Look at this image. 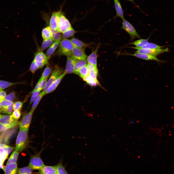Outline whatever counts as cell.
Instances as JSON below:
<instances>
[{
    "label": "cell",
    "instance_id": "obj_1",
    "mask_svg": "<svg viewBox=\"0 0 174 174\" xmlns=\"http://www.w3.org/2000/svg\"><path fill=\"white\" fill-rule=\"evenodd\" d=\"M73 47L71 40L63 39L61 40L58 49L54 55L59 56L65 55L67 57L71 56Z\"/></svg>",
    "mask_w": 174,
    "mask_h": 174
},
{
    "label": "cell",
    "instance_id": "obj_2",
    "mask_svg": "<svg viewBox=\"0 0 174 174\" xmlns=\"http://www.w3.org/2000/svg\"><path fill=\"white\" fill-rule=\"evenodd\" d=\"M28 131L23 129L20 128L16 139L15 149L19 152L25 148L27 144Z\"/></svg>",
    "mask_w": 174,
    "mask_h": 174
},
{
    "label": "cell",
    "instance_id": "obj_3",
    "mask_svg": "<svg viewBox=\"0 0 174 174\" xmlns=\"http://www.w3.org/2000/svg\"><path fill=\"white\" fill-rule=\"evenodd\" d=\"M58 31L63 33L72 28L68 20L60 11L58 12Z\"/></svg>",
    "mask_w": 174,
    "mask_h": 174
},
{
    "label": "cell",
    "instance_id": "obj_4",
    "mask_svg": "<svg viewBox=\"0 0 174 174\" xmlns=\"http://www.w3.org/2000/svg\"><path fill=\"white\" fill-rule=\"evenodd\" d=\"M121 28L129 34L131 40L135 38H141L134 27L125 19L122 20Z\"/></svg>",
    "mask_w": 174,
    "mask_h": 174
},
{
    "label": "cell",
    "instance_id": "obj_5",
    "mask_svg": "<svg viewBox=\"0 0 174 174\" xmlns=\"http://www.w3.org/2000/svg\"><path fill=\"white\" fill-rule=\"evenodd\" d=\"M49 59L42 51L39 50L35 54L34 59L39 68H41L48 63Z\"/></svg>",
    "mask_w": 174,
    "mask_h": 174
},
{
    "label": "cell",
    "instance_id": "obj_6",
    "mask_svg": "<svg viewBox=\"0 0 174 174\" xmlns=\"http://www.w3.org/2000/svg\"><path fill=\"white\" fill-rule=\"evenodd\" d=\"M64 71L62 68L58 66L55 67L43 89V91L44 94L51 84L64 72Z\"/></svg>",
    "mask_w": 174,
    "mask_h": 174
},
{
    "label": "cell",
    "instance_id": "obj_7",
    "mask_svg": "<svg viewBox=\"0 0 174 174\" xmlns=\"http://www.w3.org/2000/svg\"><path fill=\"white\" fill-rule=\"evenodd\" d=\"M34 111L30 110L29 112L23 116L19 123L20 128L28 131Z\"/></svg>",
    "mask_w": 174,
    "mask_h": 174
},
{
    "label": "cell",
    "instance_id": "obj_8",
    "mask_svg": "<svg viewBox=\"0 0 174 174\" xmlns=\"http://www.w3.org/2000/svg\"><path fill=\"white\" fill-rule=\"evenodd\" d=\"M29 166L32 170H39L44 165L40 157L36 155L33 156L31 158Z\"/></svg>",
    "mask_w": 174,
    "mask_h": 174
},
{
    "label": "cell",
    "instance_id": "obj_9",
    "mask_svg": "<svg viewBox=\"0 0 174 174\" xmlns=\"http://www.w3.org/2000/svg\"><path fill=\"white\" fill-rule=\"evenodd\" d=\"M168 51L169 49L168 48L159 49H140L137 50L135 53L145 54L156 56L160 54Z\"/></svg>",
    "mask_w": 174,
    "mask_h": 174
},
{
    "label": "cell",
    "instance_id": "obj_10",
    "mask_svg": "<svg viewBox=\"0 0 174 174\" xmlns=\"http://www.w3.org/2000/svg\"><path fill=\"white\" fill-rule=\"evenodd\" d=\"M0 123L10 126L13 128L15 127L19 124L18 120L14 119L11 115H4L0 118Z\"/></svg>",
    "mask_w": 174,
    "mask_h": 174
},
{
    "label": "cell",
    "instance_id": "obj_11",
    "mask_svg": "<svg viewBox=\"0 0 174 174\" xmlns=\"http://www.w3.org/2000/svg\"><path fill=\"white\" fill-rule=\"evenodd\" d=\"M72 56L75 59H86L85 49L74 47L72 49Z\"/></svg>",
    "mask_w": 174,
    "mask_h": 174
},
{
    "label": "cell",
    "instance_id": "obj_12",
    "mask_svg": "<svg viewBox=\"0 0 174 174\" xmlns=\"http://www.w3.org/2000/svg\"><path fill=\"white\" fill-rule=\"evenodd\" d=\"M67 57V61L64 72L66 74L74 73V65L75 59L72 55Z\"/></svg>",
    "mask_w": 174,
    "mask_h": 174
},
{
    "label": "cell",
    "instance_id": "obj_13",
    "mask_svg": "<svg viewBox=\"0 0 174 174\" xmlns=\"http://www.w3.org/2000/svg\"><path fill=\"white\" fill-rule=\"evenodd\" d=\"M125 54L134 56L139 58L147 60H154L159 62H161V61L157 58L156 56L151 55L137 53L133 54L127 53Z\"/></svg>",
    "mask_w": 174,
    "mask_h": 174
},
{
    "label": "cell",
    "instance_id": "obj_14",
    "mask_svg": "<svg viewBox=\"0 0 174 174\" xmlns=\"http://www.w3.org/2000/svg\"><path fill=\"white\" fill-rule=\"evenodd\" d=\"M66 74L65 72H64L60 76L53 82L46 90L45 93L44 95H45L50 93L55 90Z\"/></svg>",
    "mask_w": 174,
    "mask_h": 174
},
{
    "label": "cell",
    "instance_id": "obj_15",
    "mask_svg": "<svg viewBox=\"0 0 174 174\" xmlns=\"http://www.w3.org/2000/svg\"><path fill=\"white\" fill-rule=\"evenodd\" d=\"M99 47V44H98L96 49L93 51L91 54L87 57V60L88 63L97 66V52Z\"/></svg>",
    "mask_w": 174,
    "mask_h": 174
},
{
    "label": "cell",
    "instance_id": "obj_16",
    "mask_svg": "<svg viewBox=\"0 0 174 174\" xmlns=\"http://www.w3.org/2000/svg\"><path fill=\"white\" fill-rule=\"evenodd\" d=\"M3 170L5 174H16L17 172V165L16 163L7 164Z\"/></svg>",
    "mask_w": 174,
    "mask_h": 174
},
{
    "label": "cell",
    "instance_id": "obj_17",
    "mask_svg": "<svg viewBox=\"0 0 174 174\" xmlns=\"http://www.w3.org/2000/svg\"><path fill=\"white\" fill-rule=\"evenodd\" d=\"M62 39V37L55 41L52 44L46 51V55L49 59L55 51Z\"/></svg>",
    "mask_w": 174,
    "mask_h": 174
},
{
    "label": "cell",
    "instance_id": "obj_18",
    "mask_svg": "<svg viewBox=\"0 0 174 174\" xmlns=\"http://www.w3.org/2000/svg\"><path fill=\"white\" fill-rule=\"evenodd\" d=\"M58 19V12H53L51 17L50 23V27L52 30H57Z\"/></svg>",
    "mask_w": 174,
    "mask_h": 174
},
{
    "label": "cell",
    "instance_id": "obj_19",
    "mask_svg": "<svg viewBox=\"0 0 174 174\" xmlns=\"http://www.w3.org/2000/svg\"><path fill=\"white\" fill-rule=\"evenodd\" d=\"M115 7L116 13V16L121 18L124 19L123 11L121 3L119 0H114Z\"/></svg>",
    "mask_w": 174,
    "mask_h": 174
},
{
    "label": "cell",
    "instance_id": "obj_20",
    "mask_svg": "<svg viewBox=\"0 0 174 174\" xmlns=\"http://www.w3.org/2000/svg\"><path fill=\"white\" fill-rule=\"evenodd\" d=\"M71 41L74 47L81 49H85L86 48L89 47L90 44L85 43L74 37L72 38Z\"/></svg>",
    "mask_w": 174,
    "mask_h": 174
},
{
    "label": "cell",
    "instance_id": "obj_21",
    "mask_svg": "<svg viewBox=\"0 0 174 174\" xmlns=\"http://www.w3.org/2000/svg\"><path fill=\"white\" fill-rule=\"evenodd\" d=\"M87 61L86 59H75L74 65V73L77 72L82 67L87 65Z\"/></svg>",
    "mask_w": 174,
    "mask_h": 174
},
{
    "label": "cell",
    "instance_id": "obj_22",
    "mask_svg": "<svg viewBox=\"0 0 174 174\" xmlns=\"http://www.w3.org/2000/svg\"><path fill=\"white\" fill-rule=\"evenodd\" d=\"M87 65L89 70V75L94 79H97L98 73L97 66L90 63H88Z\"/></svg>",
    "mask_w": 174,
    "mask_h": 174
},
{
    "label": "cell",
    "instance_id": "obj_23",
    "mask_svg": "<svg viewBox=\"0 0 174 174\" xmlns=\"http://www.w3.org/2000/svg\"><path fill=\"white\" fill-rule=\"evenodd\" d=\"M39 172L41 174H57L55 166L44 165L39 170Z\"/></svg>",
    "mask_w": 174,
    "mask_h": 174
},
{
    "label": "cell",
    "instance_id": "obj_24",
    "mask_svg": "<svg viewBox=\"0 0 174 174\" xmlns=\"http://www.w3.org/2000/svg\"><path fill=\"white\" fill-rule=\"evenodd\" d=\"M164 47V46H160L155 44L148 42L143 46L141 47H131V48L137 50L140 49H159L161 48Z\"/></svg>",
    "mask_w": 174,
    "mask_h": 174
},
{
    "label": "cell",
    "instance_id": "obj_25",
    "mask_svg": "<svg viewBox=\"0 0 174 174\" xmlns=\"http://www.w3.org/2000/svg\"><path fill=\"white\" fill-rule=\"evenodd\" d=\"M52 32L50 27L48 26L43 29L42 36L43 40L52 38Z\"/></svg>",
    "mask_w": 174,
    "mask_h": 174
},
{
    "label": "cell",
    "instance_id": "obj_26",
    "mask_svg": "<svg viewBox=\"0 0 174 174\" xmlns=\"http://www.w3.org/2000/svg\"><path fill=\"white\" fill-rule=\"evenodd\" d=\"M83 78L89 75V70L87 64L81 68L76 73Z\"/></svg>",
    "mask_w": 174,
    "mask_h": 174
},
{
    "label": "cell",
    "instance_id": "obj_27",
    "mask_svg": "<svg viewBox=\"0 0 174 174\" xmlns=\"http://www.w3.org/2000/svg\"><path fill=\"white\" fill-rule=\"evenodd\" d=\"M52 72V69L48 64L45 68L40 79L38 81H41L42 80L48 78Z\"/></svg>",
    "mask_w": 174,
    "mask_h": 174
},
{
    "label": "cell",
    "instance_id": "obj_28",
    "mask_svg": "<svg viewBox=\"0 0 174 174\" xmlns=\"http://www.w3.org/2000/svg\"><path fill=\"white\" fill-rule=\"evenodd\" d=\"M47 80L48 78H47L40 81H38L34 89L30 93V94H31L32 92L35 91L39 90H43L46 86Z\"/></svg>",
    "mask_w": 174,
    "mask_h": 174
},
{
    "label": "cell",
    "instance_id": "obj_29",
    "mask_svg": "<svg viewBox=\"0 0 174 174\" xmlns=\"http://www.w3.org/2000/svg\"><path fill=\"white\" fill-rule=\"evenodd\" d=\"M19 153V152L15 150L13 152L9 158L7 164L12 163H16Z\"/></svg>",
    "mask_w": 174,
    "mask_h": 174
},
{
    "label": "cell",
    "instance_id": "obj_30",
    "mask_svg": "<svg viewBox=\"0 0 174 174\" xmlns=\"http://www.w3.org/2000/svg\"><path fill=\"white\" fill-rule=\"evenodd\" d=\"M83 80L88 84L92 86H95L99 84L97 79H94L89 75L83 78Z\"/></svg>",
    "mask_w": 174,
    "mask_h": 174
},
{
    "label": "cell",
    "instance_id": "obj_31",
    "mask_svg": "<svg viewBox=\"0 0 174 174\" xmlns=\"http://www.w3.org/2000/svg\"><path fill=\"white\" fill-rule=\"evenodd\" d=\"M44 95V93L43 91L40 93L37 97L33 102L31 110H35Z\"/></svg>",
    "mask_w": 174,
    "mask_h": 174
},
{
    "label": "cell",
    "instance_id": "obj_32",
    "mask_svg": "<svg viewBox=\"0 0 174 174\" xmlns=\"http://www.w3.org/2000/svg\"><path fill=\"white\" fill-rule=\"evenodd\" d=\"M149 39V38L146 39L138 40L130 43V44L135 45L137 47H142L148 42Z\"/></svg>",
    "mask_w": 174,
    "mask_h": 174
},
{
    "label": "cell",
    "instance_id": "obj_33",
    "mask_svg": "<svg viewBox=\"0 0 174 174\" xmlns=\"http://www.w3.org/2000/svg\"><path fill=\"white\" fill-rule=\"evenodd\" d=\"M19 82L11 83L6 81L0 80V91L8 87L14 85L19 84Z\"/></svg>",
    "mask_w": 174,
    "mask_h": 174
},
{
    "label": "cell",
    "instance_id": "obj_34",
    "mask_svg": "<svg viewBox=\"0 0 174 174\" xmlns=\"http://www.w3.org/2000/svg\"><path fill=\"white\" fill-rule=\"evenodd\" d=\"M77 31H75L72 28L66 30L63 33L62 38L66 39L73 36Z\"/></svg>",
    "mask_w": 174,
    "mask_h": 174
},
{
    "label": "cell",
    "instance_id": "obj_35",
    "mask_svg": "<svg viewBox=\"0 0 174 174\" xmlns=\"http://www.w3.org/2000/svg\"><path fill=\"white\" fill-rule=\"evenodd\" d=\"M53 41L52 38L44 40L41 46V50L43 51L46 49L51 45Z\"/></svg>",
    "mask_w": 174,
    "mask_h": 174
},
{
    "label": "cell",
    "instance_id": "obj_36",
    "mask_svg": "<svg viewBox=\"0 0 174 174\" xmlns=\"http://www.w3.org/2000/svg\"><path fill=\"white\" fill-rule=\"evenodd\" d=\"M55 167L57 174H67L68 173L66 171L65 167L63 166L61 163H59L55 166Z\"/></svg>",
    "mask_w": 174,
    "mask_h": 174
},
{
    "label": "cell",
    "instance_id": "obj_37",
    "mask_svg": "<svg viewBox=\"0 0 174 174\" xmlns=\"http://www.w3.org/2000/svg\"><path fill=\"white\" fill-rule=\"evenodd\" d=\"M32 169L29 165L28 166L19 169L17 172L19 174H31Z\"/></svg>",
    "mask_w": 174,
    "mask_h": 174
},
{
    "label": "cell",
    "instance_id": "obj_38",
    "mask_svg": "<svg viewBox=\"0 0 174 174\" xmlns=\"http://www.w3.org/2000/svg\"><path fill=\"white\" fill-rule=\"evenodd\" d=\"M14 103L13 102L8 106L5 108H2L0 111V113L11 114L13 110Z\"/></svg>",
    "mask_w": 174,
    "mask_h": 174
},
{
    "label": "cell",
    "instance_id": "obj_39",
    "mask_svg": "<svg viewBox=\"0 0 174 174\" xmlns=\"http://www.w3.org/2000/svg\"><path fill=\"white\" fill-rule=\"evenodd\" d=\"M23 104V102L20 101H18L15 102L13 104V110H21Z\"/></svg>",
    "mask_w": 174,
    "mask_h": 174
},
{
    "label": "cell",
    "instance_id": "obj_40",
    "mask_svg": "<svg viewBox=\"0 0 174 174\" xmlns=\"http://www.w3.org/2000/svg\"><path fill=\"white\" fill-rule=\"evenodd\" d=\"M42 90H39L33 92L32 93V96L30 100L29 104L31 105L32 103L33 102L35 99L37 97L40 91Z\"/></svg>",
    "mask_w": 174,
    "mask_h": 174
},
{
    "label": "cell",
    "instance_id": "obj_41",
    "mask_svg": "<svg viewBox=\"0 0 174 174\" xmlns=\"http://www.w3.org/2000/svg\"><path fill=\"white\" fill-rule=\"evenodd\" d=\"M38 69V66L33 60L30 65L29 70L32 74H34Z\"/></svg>",
    "mask_w": 174,
    "mask_h": 174
},
{
    "label": "cell",
    "instance_id": "obj_42",
    "mask_svg": "<svg viewBox=\"0 0 174 174\" xmlns=\"http://www.w3.org/2000/svg\"><path fill=\"white\" fill-rule=\"evenodd\" d=\"M13 102L5 100L4 99L1 100H0V104L3 108L7 107L9 105Z\"/></svg>",
    "mask_w": 174,
    "mask_h": 174
},
{
    "label": "cell",
    "instance_id": "obj_43",
    "mask_svg": "<svg viewBox=\"0 0 174 174\" xmlns=\"http://www.w3.org/2000/svg\"><path fill=\"white\" fill-rule=\"evenodd\" d=\"M60 33L58 31L52 32V38L53 41H55L62 37V36Z\"/></svg>",
    "mask_w": 174,
    "mask_h": 174
},
{
    "label": "cell",
    "instance_id": "obj_44",
    "mask_svg": "<svg viewBox=\"0 0 174 174\" xmlns=\"http://www.w3.org/2000/svg\"><path fill=\"white\" fill-rule=\"evenodd\" d=\"M8 155L6 151L0 147V156L4 161L7 158Z\"/></svg>",
    "mask_w": 174,
    "mask_h": 174
},
{
    "label": "cell",
    "instance_id": "obj_45",
    "mask_svg": "<svg viewBox=\"0 0 174 174\" xmlns=\"http://www.w3.org/2000/svg\"><path fill=\"white\" fill-rule=\"evenodd\" d=\"M15 98V93L14 92H13L6 95L4 99L8 101H12L14 100Z\"/></svg>",
    "mask_w": 174,
    "mask_h": 174
},
{
    "label": "cell",
    "instance_id": "obj_46",
    "mask_svg": "<svg viewBox=\"0 0 174 174\" xmlns=\"http://www.w3.org/2000/svg\"><path fill=\"white\" fill-rule=\"evenodd\" d=\"M20 110H14L12 113V116L15 119L18 120L20 117L21 113Z\"/></svg>",
    "mask_w": 174,
    "mask_h": 174
},
{
    "label": "cell",
    "instance_id": "obj_47",
    "mask_svg": "<svg viewBox=\"0 0 174 174\" xmlns=\"http://www.w3.org/2000/svg\"><path fill=\"white\" fill-rule=\"evenodd\" d=\"M13 128L11 126L3 125L0 123V131H3Z\"/></svg>",
    "mask_w": 174,
    "mask_h": 174
},
{
    "label": "cell",
    "instance_id": "obj_48",
    "mask_svg": "<svg viewBox=\"0 0 174 174\" xmlns=\"http://www.w3.org/2000/svg\"><path fill=\"white\" fill-rule=\"evenodd\" d=\"M14 148V147L7 145L5 150L6 151L8 155Z\"/></svg>",
    "mask_w": 174,
    "mask_h": 174
},
{
    "label": "cell",
    "instance_id": "obj_49",
    "mask_svg": "<svg viewBox=\"0 0 174 174\" xmlns=\"http://www.w3.org/2000/svg\"><path fill=\"white\" fill-rule=\"evenodd\" d=\"M6 95V92L2 90L0 91V97L1 100L4 99Z\"/></svg>",
    "mask_w": 174,
    "mask_h": 174
},
{
    "label": "cell",
    "instance_id": "obj_50",
    "mask_svg": "<svg viewBox=\"0 0 174 174\" xmlns=\"http://www.w3.org/2000/svg\"><path fill=\"white\" fill-rule=\"evenodd\" d=\"M0 169H2L3 170H4V167H3V165H0Z\"/></svg>",
    "mask_w": 174,
    "mask_h": 174
},
{
    "label": "cell",
    "instance_id": "obj_51",
    "mask_svg": "<svg viewBox=\"0 0 174 174\" xmlns=\"http://www.w3.org/2000/svg\"><path fill=\"white\" fill-rule=\"evenodd\" d=\"M128 0V1H131V2H133V3H134L135 4V3L134 1V0Z\"/></svg>",
    "mask_w": 174,
    "mask_h": 174
},
{
    "label": "cell",
    "instance_id": "obj_52",
    "mask_svg": "<svg viewBox=\"0 0 174 174\" xmlns=\"http://www.w3.org/2000/svg\"><path fill=\"white\" fill-rule=\"evenodd\" d=\"M131 122L132 124H134L135 123V122L133 121H132Z\"/></svg>",
    "mask_w": 174,
    "mask_h": 174
},
{
    "label": "cell",
    "instance_id": "obj_53",
    "mask_svg": "<svg viewBox=\"0 0 174 174\" xmlns=\"http://www.w3.org/2000/svg\"><path fill=\"white\" fill-rule=\"evenodd\" d=\"M2 107L1 106L0 104V111L1 110V109H2Z\"/></svg>",
    "mask_w": 174,
    "mask_h": 174
},
{
    "label": "cell",
    "instance_id": "obj_54",
    "mask_svg": "<svg viewBox=\"0 0 174 174\" xmlns=\"http://www.w3.org/2000/svg\"><path fill=\"white\" fill-rule=\"evenodd\" d=\"M3 115H3L0 114V118L1 117H2V116H3Z\"/></svg>",
    "mask_w": 174,
    "mask_h": 174
},
{
    "label": "cell",
    "instance_id": "obj_55",
    "mask_svg": "<svg viewBox=\"0 0 174 174\" xmlns=\"http://www.w3.org/2000/svg\"><path fill=\"white\" fill-rule=\"evenodd\" d=\"M0 100H1V99H0Z\"/></svg>",
    "mask_w": 174,
    "mask_h": 174
}]
</instances>
